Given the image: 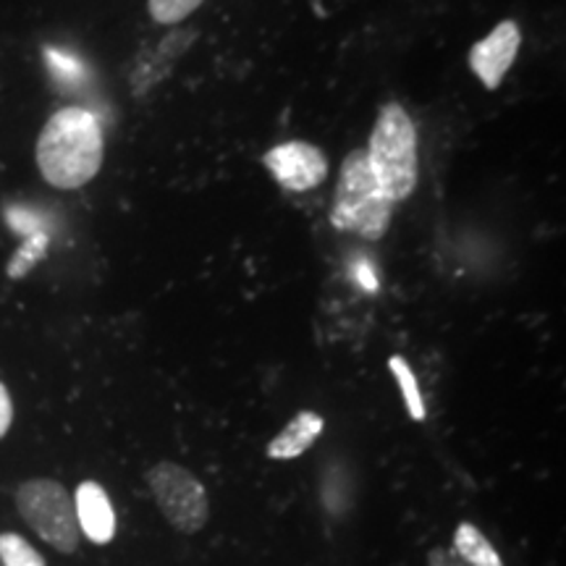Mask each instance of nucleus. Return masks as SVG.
Instances as JSON below:
<instances>
[{
	"mask_svg": "<svg viewBox=\"0 0 566 566\" xmlns=\"http://www.w3.org/2000/svg\"><path fill=\"white\" fill-rule=\"evenodd\" d=\"M103 158V126L95 113L80 105L55 111L42 126L34 147L42 179L55 189H82L101 174Z\"/></svg>",
	"mask_w": 566,
	"mask_h": 566,
	"instance_id": "obj_1",
	"label": "nucleus"
},
{
	"mask_svg": "<svg viewBox=\"0 0 566 566\" xmlns=\"http://www.w3.org/2000/svg\"><path fill=\"white\" fill-rule=\"evenodd\" d=\"M202 3L205 0H147V11L158 24L174 27L192 17Z\"/></svg>",
	"mask_w": 566,
	"mask_h": 566,
	"instance_id": "obj_14",
	"label": "nucleus"
},
{
	"mask_svg": "<svg viewBox=\"0 0 566 566\" xmlns=\"http://www.w3.org/2000/svg\"><path fill=\"white\" fill-rule=\"evenodd\" d=\"M321 504L328 514L344 516L354 506V480L342 467H328L321 478Z\"/></svg>",
	"mask_w": 566,
	"mask_h": 566,
	"instance_id": "obj_11",
	"label": "nucleus"
},
{
	"mask_svg": "<svg viewBox=\"0 0 566 566\" xmlns=\"http://www.w3.org/2000/svg\"><path fill=\"white\" fill-rule=\"evenodd\" d=\"M76 527L95 546H108L116 537V509L111 504V495L95 480H84L74 493Z\"/></svg>",
	"mask_w": 566,
	"mask_h": 566,
	"instance_id": "obj_8",
	"label": "nucleus"
},
{
	"mask_svg": "<svg viewBox=\"0 0 566 566\" xmlns=\"http://www.w3.org/2000/svg\"><path fill=\"white\" fill-rule=\"evenodd\" d=\"M394 205L375 179L365 150H354L344 158L331 208V223L338 231H352L363 239H380L391 223Z\"/></svg>",
	"mask_w": 566,
	"mask_h": 566,
	"instance_id": "obj_3",
	"label": "nucleus"
},
{
	"mask_svg": "<svg viewBox=\"0 0 566 566\" xmlns=\"http://www.w3.org/2000/svg\"><path fill=\"white\" fill-rule=\"evenodd\" d=\"M457 556L462 558L467 566H506L501 562L499 551L493 548V543L472 525V522H462L454 533V546Z\"/></svg>",
	"mask_w": 566,
	"mask_h": 566,
	"instance_id": "obj_10",
	"label": "nucleus"
},
{
	"mask_svg": "<svg viewBox=\"0 0 566 566\" xmlns=\"http://www.w3.org/2000/svg\"><path fill=\"white\" fill-rule=\"evenodd\" d=\"M323 428L325 420L317 412L294 415V420L268 443V457L275 459V462H289V459L302 457L304 451L313 449Z\"/></svg>",
	"mask_w": 566,
	"mask_h": 566,
	"instance_id": "obj_9",
	"label": "nucleus"
},
{
	"mask_svg": "<svg viewBox=\"0 0 566 566\" xmlns=\"http://www.w3.org/2000/svg\"><path fill=\"white\" fill-rule=\"evenodd\" d=\"M263 166L289 192H310V189L321 187L325 176H328V158H325V153L321 147L302 139L275 145L273 150L263 155Z\"/></svg>",
	"mask_w": 566,
	"mask_h": 566,
	"instance_id": "obj_6",
	"label": "nucleus"
},
{
	"mask_svg": "<svg viewBox=\"0 0 566 566\" xmlns=\"http://www.w3.org/2000/svg\"><path fill=\"white\" fill-rule=\"evenodd\" d=\"M17 509L21 520L59 554H74L80 548L74 499L59 480L34 478L17 488Z\"/></svg>",
	"mask_w": 566,
	"mask_h": 566,
	"instance_id": "obj_4",
	"label": "nucleus"
},
{
	"mask_svg": "<svg viewBox=\"0 0 566 566\" xmlns=\"http://www.w3.org/2000/svg\"><path fill=\"white\" fill-rule=\"evenodd\" d=\"M522 45L520 24L514 19H504L493 32L475 42L470 51V69L475 71L478 80L483 82L485 90H499L509 69L514 66L516 53Z\"/></svg>",
	"mask_w": 566,
	"mask_h": 566,
	"instance_id": "obj_7",
	"label": "nucleus"
},
{
	"mask_svg": "<svg viewBox=\"0 0 566 566\" xmlns=\"http://www.w3.org/2000/svg\"><path fill=\"white\" fill-rule=\"evenodd\" d=\"M428 566H467V564L457 556L454 548L438 546L428 554Z\"/></svg>",
	"mask_w": 566,
	"mask_h": 566,
	"instance_id": "obj_16",
	"label": "nucleus"
},
{
	"mask_svg": "<svg viewBox=\"0 0 566 566\" xmlns=\"http://www.w3.org/2000/svg\"><path fill=\"white\" fill-rule=\"evenodd\" d=\"M388 370L394 373L396 384L401 388V399H405V407L409 417H412L415 422H422L424 415H428V409H424V401H422V394H420V386H417V378L412 373V367L405 357H399V354H394L391 359H388Z\"/></svg>",
	"mask_w": 566,
	"mask_h": 566,
	"instance_id": "obj_12",
	"label": "nucleus"
},
{
	"mask_svg": "<svg viewBox=\"0 0 566 566\" xmlns=\"http://www.w3.org/2000/svg\"><path fill=\"white\" fill-rule=\"evenodd\" d=\"M11 422H13V401H11L9 388H6V384H0V438H6V433H9Z\"/></svg>",
	"mask_w": 566,
	"mask_h": 566,
	"instance_id": "obj_15",
	"label": "nucleus"
},
{
	"mask_svg": "<svg viewBox=\"0 0 566 566\" xmlns=\"http://www.w3.org/2000/svg\"><path fill=\"white\" fill-rule=\"evenodd\" d=\"M365 153L388 202H405L415 195L420 158H417V129L405 105L386 103L378 111Z\"/></svg>",
	"mask_w": 566,
	"mask_h": 566,
	"instance_id": "obj_2",
	"label": "nucleus"
},
{
	"mask_svg": "<svg viewBox=\"0 0 566 566\" xmlns=\"http://www.w3.org/2000/svg\"><path fill=\"white\" fill-rule=\"evenodd\" d=\"M147 488L155 504L179 533L195 535L208 525L210 501L208 491L195 472L176 462H158L147 470Z\"/></svg>",
	"mask_w": 566,
	"mask_h": 566,
	"instance_id": "obj_5",
	"label": "nucleus"
},
{
	"mask_svg": "<svg viewBox=\"0 0 566 566\" xmlns=\"http://www.w3.org/2000/svg\"><path fill=\"white\" fill-rule=\"evenodd\" d=\"M0 564L3 566H48L45 558L19 533H0Z\"/></svg>",
	"mask_w": 566,
	"mask_h": 566,
	"instance_id": "obj_13",
	"label": "nucleus"
}]
</instances>
